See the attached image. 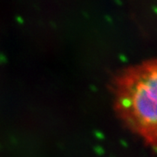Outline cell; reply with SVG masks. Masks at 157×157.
<instances>
[{"mask_svg": "<svg viewBox=\"0 0 157 157\" xmlns=\"http://www.w3.org/2000/svg\"><path fill=\"white\" fill-rule=\"evenodd\" d=\"M114 109L123 123L156 147L157 69L154 60L122 70L113 80Z\"/></svg>", "mask_w": 157, "mask_h": 157, "instance_id": "6da1fadb", "label": "cell"}]
</instances>
